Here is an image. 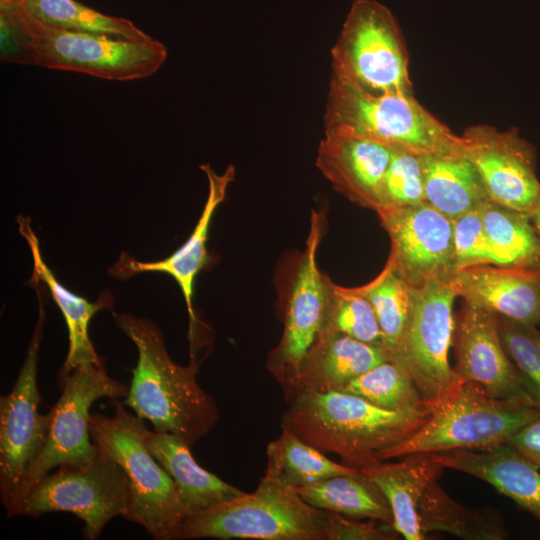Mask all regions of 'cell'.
Here are the masks:
<instances>
[{
  "mask_svg": "<svg viewBox=\"0 0 540 540\" xmlns=\"http://www.w3.org/2000/svg\"><path fill=\"white\" fill-rule=\"evenodd\" d=\"M322 330L341 333L368 344L385 346L373 306L359 286H339L329 277Z\"/></svg>",
  "mask_w": 540,
  "mask_h": 540,
  "instance_id": "31",
  "label": "cell"
},
{
  "mask_svg": "<svg viewBox=\"0 0 540 540\" xmlns=\"http://www.w3.org/2000/svg\"><path fill=\"white\" fill-rule=\"evenodd\" d=\"M498 325L502 345L532 405L540 409V329L500 315Z\"/></svg>",
  "mask_w": 540,
  "mask_h": 540,
  "instance_id": "34",
  "label": "cell"
},
{
  "mask_svg": "<svg viewBox=\"0 0 540 540\" xmlns=\"http://www.w3.org/2000/svg\"><path fill=\"white\" fill-rule=\"evenodd\" d=\"M59 378L62 393L47 413L46 442L27 473L22 502L29 489L53 468L82 466L94 457L97 446L91 442L90 407L103 397L112 401L125 398L129 390L109 376L104 364H83Z\"/></svg>",
  "mask_w": 540,
  "mask_h": 540,
  "instance_id": "12",
  "label": "cell"
},
{
  "mask_svg": "<svg viewBox=\"0 0 540 540\" xmlns=\"http://www.w3.org/2000/svg\"><path fill=\"white\" fill-rule=\"evenodd\" d=\"M325 132L352 135L424 156L462 143L412 94H371L331 79Z\"/></svg>",
  "mask_w": 540,
  "mask_h": 540,
  "instance_id": "5",
  "label": "cell"
},
{
  "mask_svg": "<svg viewBox=\"0 0 540 540\" xmlns=\"http://www.w3.org/2000/svg\"><path fill=\"white\" fill-rule=\"evenodd\" d=\"M457 297L449 280L411 287V303L403 335L391 356L412 378L422 399L431 405L461 378L449 363Z\"/></svg>",
  "mask_w": 540,
  "mask_h": 540,
  "instance_id": "11",
  "label": "cell"
},
{
  "mask_svg": "<svg viewBox=\"0 0 540 540\" xmlns=\"http://www.w3.org/2000/svg\"><path fill=\"white\" fill-rule=\"evenodd\" d=\"M321 232V215L313 210L305 248L286 297L282 336L266 361L268 371L282 386L284 394L292 387L324 323L328 276L317 264Z\"/></svg>",
  "mask_w": 540,
  "mask_h": 540,
  "instance_id": "13",
  "label": "cell"
},
{
  "mask_svg": "<svg viewBox=\"0 0 540 540\" xmlns=\"http://www.w3.org/2000/svg\"><path fill=\"white\" fill-rule=\"evenodd\" d=\"M359 289L373 306L385 346L392 356L408 320L411 286L388 259L381 272Z\"/></svg>",
  "mask_w": 540,
  "mask_h": 540,
  "instance_id": "32",
  "label": "cell"
},
{
  "mask_svg": "<svg viewBox=\"0 0 540 540\" xmlns=\"http://www.w3.org/2000/svg\"><path fill=\"white\" fill-rule=\"evenodd\" d=\"M449 282L466 302L517 322L540 324V271L481 264L455 270Z\"/></svg>",
  "mask_w": 540,
  "mask_h": 540,
  "instance_id": "18",
  "label": "cell"
},
{
  "mask_svg": "<svg viewBox=\"0 0 540 540\" xmlns=\"http://www.w3.org/2000/svg\"><path fill=\"white\" fill-rule=\"evenodd\" d=\"M294 489L315 508L392 526L393 514L386 497L360 470Z\"/></svg>",
  "mask_w": 540,
  "mask_h": 540,
  "instance_id": "27",
  "label": "cell"
},
{
  "mask_svg": "<svg viewBox=\"0 0 540 540\" xmlns=\"http://www.w3.org/2000/svg\"><path fill=\"white\" fill-rule=\"evenodd\" d=\"M430 407L426 422L407 440L384 451L381 462L414 453L488 449L506 443L540 417V409L491 397L463 379Z\"/></svg>",
  "mask_w": 540,
  "mask_h": 540,
  "instance_id": "4",
  "label": "cell"
},
{
  "mask_svg": "<svg viewBox=\"0 0 540 540\" xmlns=\"http://www.w3.org/2000/svg\"><path fill=\"white\" fill-rule=\"evenodd\" d=\"M444 468L479 478L540 523V469L508 443L484 450L431 453Z\"/></svg>",
  "mask_w": 540,
  "mask_h": 540,
  "instance_id": "21",
  "label": "cell"
},
{
  "mask_svg": "<svg viewBox=\"0 0 540 540\" xmlns=\"http://www.w3.org/2000/svg\"><path fill=\"white\" fill-rule=\"evenodd\" d=\"M326 511L264 475L256 490L188 516L179 539L326 540Z\"/></svg>",
  "mask_w": 540,
  "mask_h": 540,
  "instance_id": "7",
  "label": "cell"
},
{
  "mask_svg": "<svg viewBox=\"0 0 540 540\" xmlns=\"http://www.w3.org/2000/svg\"><path fill=\"white\" fill-rule=\"evenodd\" d=\"M418 516L425 534L439 531L467 540H503L508 534L497 509L466 507L450 497L438 480L423 495Z\"/></svg>",
  "mask_w": 540,
  "mask_h": 540,
  "instance_id": "26",
  "label": "cell"
},
{
  "mask_svg": "<svg viewBox=\"0 0 540 540\" xmlns=\"http://www.w3.org/2000/svg\"><path fill=\"white\" fill-rule=\"evenodd\" d=\"M452 343L453 369L459 378L478 385L491 397L533 406L502 345L498 314L464 301L456 315Z\"/></svg>",
  "mask_w": 540,
  "mask_h": 540,
  "instance_id": "16",
  "label": "cell"
},
{
  "mask_svg": "<svg viewBox=\"0 0 540 540\" xmlns=\"http://www.w3.org/2000/svg\"><path fill=\"white\" fill-rule=\"evenodd\" d=\"M478 209L497 265L540 271V236L530 216L490 199Z\"/></svg>",
  "mask_w": 540,
  "mask_h": 540,
  "instance_id": "28",
  "label": "cell"
},
{
  "mask_svg": "<svg viewBox=\"0 0 540 540\" xmlns=\"http://www.w3.org/2000/svg\"><path fill=\"white\" fill-rule=\"evenodd\" d=\"M22 0H0V3H18Z\"/></svg>",
  "mask_w": 540,
  "mask_h": 540,
  "instance_id": "40",
  "label": "cell"
},
{
  "mask_svg": "<svg viewBox=\"0 0 540 540\" xmlns=\"http://www.w3.org/2000/svg\"><path fill=\"white\" fill-rule=\"evenodd\" d=\"M18 3L29 15L54 28L133 42L154 39L132 21L104 14L76 0H22Z\"/></svg>",
  "mask_w": 540,
  "mask_h": 540,
  "instance_id": "30",
  "label": "cell"
},
{
  "mask_svg": "<svg viewBox=\"0 0 540 540\" xmlns=\"http://www.w3.org/2000/svg\"><path fill=\"white\" fill-rule=\"evenodd\" d=\"M200 168L208 178V196L201 216L185 243L167 258L153 262H140L127 253H122L108 271L117 279H128L144 272H161L172 276L178 283L186 303L191 343L198 323L192 304L194 281L207 263V239L212 217L218 205L224 200L228 185L234 179L235 173L231 165L220 175L209 165H202Z\"/></svg>",
  "mask_w": 540,
  "mask_h": 540,
  "instance_id": "19",
  "label": "cell"
},
{
  "mask_svg": "<svg viewBox=\"0 0 540 540\" xmlns=\"http://www.w3.org/2000/svg\"><path fill=\"white\" fill-rule=\"evenodd\" d=\"M444 467L431 453H414L395 463L379 462L359 469L386 497L392 514V529L406 540L425 539L418 516L419 503Z\"/></svg>",
  "mask_w": 540,
  "mask_h": 540,
  "instance_id": "22",
  "label": "cell"
},
{
  "mask_svg": "<svg viewBox=\"0 0 540 540\" xmlns=\"http://www.w3.org/2000/svg\"><path fill=\"white\" fill-rule=\"evenodd\" d=\"M129 494L123 469L97 447L85 465L58 467L41 477L25 495L20 515L70 512L84 523L83 537L96 540L111 519L125 515Z\"/></svg>",
  "mask_w": 540,
  "mask_h": 540,
  "instance_id": "9",
  "label": "cell"
},
{
  "mask_svg": "<svg viewBox=\"0 0 540 540\" xmlns=\"http://www.w3.org/2000/svg\"><path fill=\"white\" fill-rule=\"evenodd\" d=\"M266 454L264 475L292 488L359 470L332 461L324 452L286 429H282L279 437L268 444Z\"/></svg>",
  "mask_w": 540,
  "mask_h": 540,
  "instance_id": "29",
  "label": "cell"
},
{
  "mask_svg": "<svg viewBox=\"0 0 540 540\" xmlns=\"http://www.w3.org/2000/svg\"><path fill=\"white\" fill-rule=\"evenodd\" d=\"M147 446L174 480L186 518L245 493L203 469L195 461L189 443L176 434L151 431Z\"/></svg>",
  "mask_w": 540,
  "mask_h": 540,
  "instance_id": "24",
  "label": "cell"
},
{
  "mask_svg": "<svg viewBox=\"0 0 540 540\" xmlns=\"http://www.w3.org/2000/svg\"><path fill=\"white\" fill-rule=\"evenodd\" d=\"M115 322L138 351L123 405L150 421L154 431L176 434L192 447L219 420L214 398L197 381L196 361L191 359L188 366L176 364L162 331L149 319L123 313L115 315Z\"/></svg>",
  "mask_w": 540,
  "mask_h": 540,
  "instance_id": "2",
  "label": "cell"
},
{
  "mask_svg": "<svg viewBox=\"0 0 540 540\" xmlns=\"http://www.w3.org/2000/svg\"><path fill=\"white\" fill-rule=\"evenodd\" d=\"M460 136L489 199L530 216L540 197L535 148L515 128L478 124Z\"/></svg>",
  "mask_w": 540,
  "mask_h": 540,
  "instance_id": "15",
  "label": "cell"
},
{
  "mask_svg": "<svg viewBox=\"0 0 540 540\" xmlns=\"http://www.w3.org/2000/svg\"><path fill=\"white\" fill-rule=\"evenodd\" d=\"M392 154L390 148L368 139L325 132L316 167L349 201L376 212Z\"/></svg>",
  "mask_w": 540,
  "mask_h": 540,
  "instance_id": "17",
  "label": "cell"
},
{
  "mask_svg": "<svg viewBox=\"0 0 540 540\" xmlns=\"http://www.w3.org/2000/svg\"><path fill=\"white\" fill-rule=\"evenodd\" d=\"M16 16L25 35L27 65L131 81L155 74L167 59L166 46L153 39L133 42L72 32L41 23L19 3H0Z\"/></svg>",
  "mask_w": 540,
  "mask_h": 540,
  "instance_id": "6",
  "label": "cell"
},
{
  "mask_svg": "<svg viewBox=\"0 0 540 540\" xmlns=\"http://www.w3.org/2000/svg\"><path fill=\"white\" fill-rule=\"evenodd\" d=\"M478 208L453 220L456 270L481 264L497 265Z\"/></svg>",
  "mask_w": 540,
  "mask_h": 540,
  "instance_id": "36",
  "label": "cell"
},
{
  "mask_svg": "<svg viewBox=\"0 0 540 540\" xmlns=\"http://www.w3.org/2000/svg\"><path fill=\"white\" fill-rule=\"evenodd\" d=\"M506 443L540 469V417L521 428Z\"/></svg>",
  "mask_w": 540,
  "mask_h": 540,
  "instance_id": "38",
  "label": "cell"
},
{
  "mask_svg": "<svg viewBox=\"0 0 540 540\" xmlns=\"http://www.w3.org/2000/svg\"><path fill=\"white\" fill-rule=\"evenodd\" d=\"M39 316L24 363L12 390L0 399V495L8 517L20 514L27 473L41 454L48 414L39 413L38 356L45 312L38 295Z\"/></svg>",
  "mask_w": 540,
  "mask_h": 540,
  "instance_id": "10",
  "label": "cell"
},
{
  "mask_svg": "<svg viewBox=\"0 0 540 540\" xmlns=\"http://www.w3.org/2000/svg\"><path fill=\"white\" fill-rule=\"evenodd\" d=\"M341 391L355 394L389 410H405L428 405L410 375L388 360L349 382Z\"/></svg>",
  "mask_w": 540,
  "mask_h": 540,
  "instance_id": "33",
  "label": "cell"
},
{
  "mask_svg": "<svg viewBox=\"0 0 540 540\" xmlns=\"http://www.w3.org/2000/svg\"><path fill=\"white\" fill-rule=\"evenodd\" d=\"M391 360L385 346L372 345L350 336L322 330L307 352L285 398L301 392L341 391L353 379L378 364Z\"/></svg>",
  "mask_w": 540,
  "mask_h": 540,
  "instance_id": "20",
  "label": "cell"
},
{
  "mask_svg": "<svg viewBox=\"0 0 540 540\" xmlns=\"http://www.w3.org/2000/svg\"><path fill=\"white\" fill-rule=\"evenodd\" d=\"M425 202L455 220L489 200L481 177L462 143L421 156Z\"/></svg>",
  "mask_w": 540,
  "mask_h": 540,
  "instance_id": "25",
  "label": "cell"
},
{
  "mask_svg": "<svg viewBox=\"0 0 540 540\" xmlns=\"http://www.w3.org/2000/svg\"><path fill=\"white\" fill-rule=\"evenodd\" d=\"M423 202L425 191L421 156L393 151L384 176L378 210L412 206Z\"/></svg>",
  "mask_w": 540,
  "mask_h": 540,
  "instance_id": "35",
  "label": "cell"
},
{
  "mask_svg": "<svg viewBox=\"0 0 540 540\" xmlns=\"http://www.w3.org/2000/svg\"><path fill=\"white\" fill-rule=\"evenodd\" d=\"M287 402L281 429L357 469L381 462V454L411 437L431 410L384 409L345 391L301 392Z\"/></svg>",
  "mask_w": 540,
  "mask_h": 540,
  "instance_id": "1",
  "label": "cell"
},
{
  "mask_svg": "<svg viewBox=\"0 0 540 540\" xmlns=\"http://www.w3.org/2000/svg\"><path fill=\"white\" fill-rule=\"evenodd\" d=\"M530 219H531V222H532L533 226L535 227L538 234L540 235V197H539L534 209L532 210V212L530 214Z\"/></svg>",
  "mask_w": 540,
  "mask_h": 540,
  "instance_id": "39",
  "label": "cell"
},
{
  "mask_svg": "<svg viewBox=\"0 0 540 540\" xmlns=\"http://www.w3.org/2000/svg\"><path fill=\"white\" fill-rule=\"evenodd\" d=\"M376 213L390 238L388 259L411 287L450 279L456 270L452 219L427 202Z\"/></svg>",
  "mask_w": 540,
  "mask_h": 540,
  "instance_id": "14",
  "label": "cell"
},
{
  "mask_svg": "<svg viewBox=\"0 0 540 540\" xmlns=\"http://www.w3.org/2000/svg\"><path fill=\"white\" fill-rule=\"evenodd\" d=\"M324 532L326 540L396 539L394 535L382 531L376 525V520L361 521L358 518L330 511H326Z\"/></svg>",
  "mask_w": 540,
  "mask_h": 540,
  "instance_id": "37",
  "label": "cell"
},
{
  "mask_svg": "<svg viewBox=\"0 0 540 540\" xmlns=\"http://www.w3.org/2000/svg\"><path fill=\"white\" fill-rule=\"evenodd\" d=\"M112 416H90V434L99 449L116 461L129 482L126 520L141 525L155 540L179 539L186 513L177 486L147 446L144 419L113 400Z\"/></svg>",
  "mask_w": 540,
  "mask_h": 540,
  "instance_id": "3",
  "label": "cell"
},
{
  "mask_svg": "<svg viewBox=\"0 0 540 540\" xmlns=\"http://www.w3.org/2000/svg\"><path fill=\"white\" fill-rule=\"evenodd\" d=\"M17 223L19 232L26 239L32 253L33 274L31 282H43L47 285L68 328L69 348L60 374H66L83 364H103L89 338L88 326L96 312L112 307V297L109 294H103L96 302L92 303L66 289L44 262L38 238L31 227L29 218L19 215Z\"/></svg>",
  "mask_w": 540,
  "mask_h": 540,
  "instance_id": "23",
  "label": "cell"
},
{
  "mask_svg": "<svg viewBox=\"0 0 540 540\" xmlns=\"http://www.w3.org/2000/svg\"><path fill=\"white\" fill-rule=\"evenodd\" d=\"M332 78L371 94H412L408 50L392 12L355 0L331 50Z\"/></svg>",
  "mask_w": 540,
  "mask_h": 540,
  "instance_id": "8",
  "label": "cell"
}]
</instances>
